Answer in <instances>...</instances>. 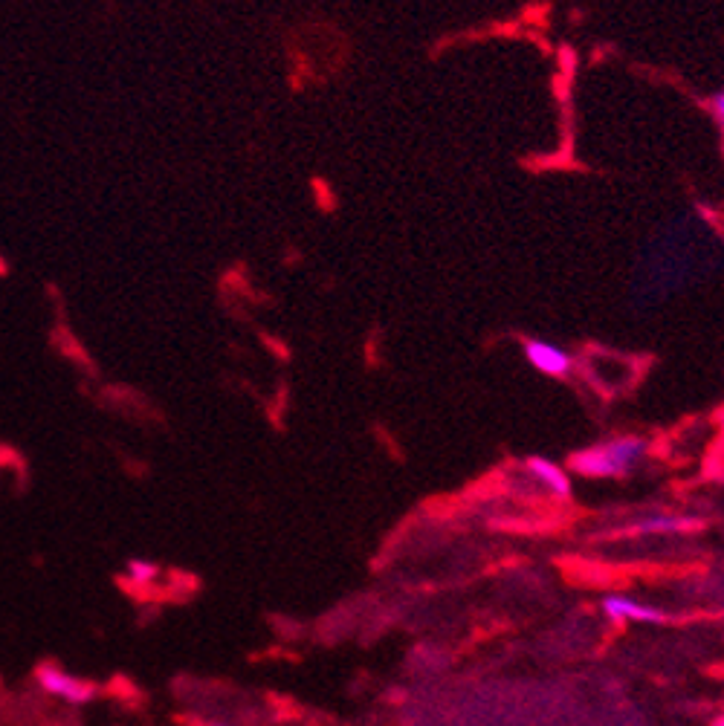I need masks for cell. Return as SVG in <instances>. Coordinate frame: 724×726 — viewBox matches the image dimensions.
Listing matches in <instances>:
<instances>
[{"instance_id": "obj_1", "label": "cell", "mask_w": 724, "mask_h": 726, "mask_svg": "<svg viewBox=\"0 0 724 726\" xmlns=\"http://www.w3.org/2000/svg\"><path fill=\"white\" fill-rule=\"evenodd\" d=\"M649 443L638 434H620L606 443L588 446L571 455V469L585 478H626L638 469V463L646 458Z\"/></svg>"}, {"instance_id": "obj_2", "label": "cell", "mask_w": 724, "mask_h": 726, "mask_svg": "<svg viewBox=\"0 0 724 726\" xmlns=\"http://www.w3.org/2000/svg\"><path fill=\"white\" fill-rule=\"evenodd\" d=\"M35 683H38V689H41L44 695L64 700V703H70V706H87V703L96 700V692H99L96 683H90V680H84V677H76V674L64 672V669L56 666V663H41V666L35 669Z\"/></svg>"}, {"instance_id": "obj_3", "label": "cell", "mask_w": 724, "mask_h": 726, "mask_svg": "<svg viewBox=\"0 0 724 726\" xmlns=\"http://www.w3.org/2000/svg\"><path fill=\"white\" fill-rule=\"evenodd\" d=\"M525 359L530 362V368L539 371L542 377L562 379L568 377L571 368H574L568 350L559 348L554 342H548V339H528L525 342Z\"/></svg>"}, {"instance_id": "obj_4", "label": "cell", "mask_w": 724, "mask_h": 726, "mask_svg": "<svg viewBox=\"0 0 724 726\" xmlns=\"http://www.w3.org/2000/svg\"><path fill=\"white\" fill-rule=\"evenodd\" d=\"M600 608H603V614L612 619V622H649V625H664L669 619L661 608L638 602L632 596H606L600 602Z\"/></svg>"}, {"instance_id": "obj_5", "label": "cell", "mask_w": 724, "mask_h": 726, "mask_svg": "<svg viewBox=\"0 0 724 726\" xmlns=\"http://www.w3.org/2000/svg\"><path fill=\"white\" fill-rule=\"evenodd\" d=\"M701 530L696 515H649L629 527L626 536H690Z\"/></svg>"}, {"instance_id": "obj_6", "label": "cell", "mask_w": 724, "mask_h": 726, "mask_svg": "<svg viewBox=\"0 0 724 726\" xmlns=\"http://www.w3.org/2000/svg\"><path fill=\"white\" fill-rule=\"evenodd\" d=\"M528 472L545 486L554 498H571V475L565 466H559L554 460L542 458V455H533V458L525 460Z\"/></svg>"}, {"instance_id": "obj_7", "label": "cell", "mask_w": 724, "mask_h": 726, "mask_svg": "<svg viewBox=\"0 0 724 726\" xmlns=\"http://www.w3.org/2000/svg\"><path fill=\"white\" fill-rule=\"evenodd\" d=\"M157 576H160V565H154V562L131 559V562L125 565V579L134 582V585H151Z\"/></svg>"}, {"instance_id": "obj_8", "label": "cell", "mask_w": 724, "mask_h": 726, "mask_svg": "<svg viewBox=\"0 0 724 726\" xmlns=\"http://www.w3.org/2000/svg\"><path fill=\"white\" fill-rule=\"evenodd\" d=\"M713 108H716V116H719V122L724 125V93L716 96V102H713Z\"/></svg>"}, {"instance_id": "obj_9", "label": "cell", "mask_w": 724, "mask_h": 726, "mask_svg": "<svg viewBox=\"0 0 724 726\" xmlns=\"http://www.w3.org/2000/svg\"><path fill=\"white\" fill-rule=\"evenodd\" d=\"M713 726H724V715H722V718H719V721H716V724H713Z\"/></svg>"}, {"instance_id": "obj_10", "label": "cell", "mask_w": 724, "mask_h": 726, "mask_svg": "<svg viewBox=\"0 0 724 726\" xmlns=\"http://www.w3.org/2000/svg\"><path fill=\"white\" fill-rule=\"evenodd\" d=\"M209 726H223V724H209Z\"/></svg>"}]
</instances>
